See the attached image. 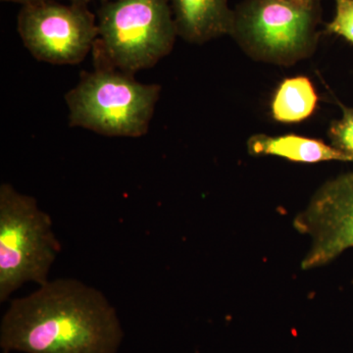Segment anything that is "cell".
<instances>
[{
  "label": "cell",
  "mask_w": 353,
  "mask_h": 353,
  "mask_svg": "<svg viewBox=\"0 0 353 353\" xmlns=\"http://www.w3.org/2000/svg\"><path fill=\"white\" fill-rule=\"evenodd\" d=\"M176 34L187 43L204 44L229 36L234 9L228 0H168Z\"/></svg>",
  "instance_id": "ba28073f"
},
{
  "label": "cell",
  "mask_w": 353,
  "mask_h": 353,
  "mask_svg": "<svg viewBox=\"0 0 353 353\" xmlns=\"http://www.w3.org/2000/svg\"><path fill=\"white\" fill-rule=\"evenodd\" d=\"M124 336L106 296L73 278L48 281L13 299L0 324L6 353H117Z\"/></svg>",
  "instance_id": "6da1fadb"
},
{
  "label": "cell",
  "mask_w": 353,
  "mask_h": 353,
  "mask_svg": "<svg viewBox=\"0 0 353 353\" xmlns=\"http://www.w3.org/2000/svg\"><path fill=\"white\" fill-rule=\"evenodd\" d=\"M161 90L119 70L83 72L65 94L69 126L105 137L141 138L148 134Z\"/></svg>",
  "instance_id": "277c9868"
},
{
  "label": "cell",
  "mask_w": 353,
  "mask_h": 353,
  "mask_svg": "<svg viewBox=\"0 0 353 353\" xmlns=\"http://www.w3.org/2000/svg\"><path fill=\"white\" fill-rule=\"evenodd\" d=\"M307 1L321 2L322 0H307Z\"/></svg>",
  "instance_id": "9a60e30c"
},
{
  "label": "cell",
  "mask_w": 353,
  "mask_h": 353,
  "mask_svg": "<svg viewBox=\"0 0 353 353\" xmlns=\"http://www.w3.org/2000/svg\"><path fill=\"white\" fill-rule=\"evenodd\" d=\"M68 2H71V3H77V4H82V6H87L90 2L95 1V0H67ZM101 2L109 1V0H101Z\"/></svg>",
  "instance_id": "5bb4252c"
},
{
  "label": "cell",
  "mask_w": 353,
  "mask_h": 353,
  "mask_svg": "<svg viewBox=\"0 0 353 353\" xmlns=\"http://www.w3.org/2000/svg\"><path fill=\"white\" fill-rule=\"evenodd\" d=\"M61 252L52 220L34 197L8 183L0 185V303L26 283L48 282Z\"/></svg>",
  "instance_id": "5b68a950"
},
{
  "label": "cell",
  "mask_w": 353,
  "mask_h": 353,
  "mask_svg": "<svg viewBox=\"0 0 353 353\" xmlns=\"http://www.w3.org/2000/svg\"><path fill=\"white\" fill-rule=\"evenodd\" d=\"M294 227L310 240L303 270L324 266L353 248V171L323 183L296 216Z\"/></svg>",
  "instance_id": "52a82bcc"
},
{
  "label": "cell",
  "mask_w": 353,
  "mask_h": 353,
  "mask_svg": "<svg viewBox=\"0 0 353 353\" xmlns=\"http://www.w3.org/2000/svg\"><path fill=\"white\" fill-rule=\"evenodd\" d=\"M17 29L32 57L53 65L81 63L99 36L97 16L87 6L57 0L22 6Z\"/></svg>",
  "instance_id": "8992f818"
},
{
  "label": "cell",
  "mask_w": 353,
  "mask_h": 353,
  "mask_svg": "<svg viewBox=\"0 0 353 353\" xmlns=\"http://www.w3.org/2000/svg\"><path fill=\"white\" fill-rule=\"evenodd\" d=\"M341 119L334 121L329 129L331 145L352 158L353 162V108L341 105Z\"/></svg>",
  "instance_id": "8fae6325"
},
{
  "label": "cell",
  "mask_w": 353,
  "mask_h": 353,
  "mask_svg": "<svg viewBox=\"0 0 353 353\" xmlns=\"http://www.w3.org/2000/svg\"><path fill=\"white\" fill-rule=\"evenodd\" d=\"M318 102L319 97L308 77L285 79L272 97L271 115L282 124H296L313 115Z\"/></svg>",
  "instance_id": "30bf717a"
},
{
  "label": "cell",
  "mask_w": 353,
  "mask_h": 353,
  "mask_svg": "<svg viewBox=\"0 0 353 353\" xmlns=\"http://www.w3.org/2000/svg\"><path fill=\"white\" fill-rule=\"evenodd\" d=\"M248 152L253 157H278L299 163L324 161L352 162V158L322 139L290 134L271 137L257 134L248 141Z\"/></svg>",
  "instance_id": "9c48e42d"
},
{
  "label": "cell",
  "mask_w": 353,
  "mask_h": 353,
  "mask_svg": "<svg viewBox=\"0 0 353 353\" xmlns=\"http://www.w3.org/2000/svg\"><path fill=\"white\" fill-rule=\"evenodd\" d=\"M321 21V2L243 0L229 36L254 61L292 66L314 54Z\"/></svg>",
  "instance_id": "3957f363"
},
{
  "label": "cell",
  "mask_w": 353,
  "mask_h": 353,
  "mask_svg": "<svg viewBox=\"0 0 353 353\" xmlns=\"http://www.w3.org/2000/svg\"><path fill=\"white\" fill-rule=\"evenodd\" d=\"M334 18L325 27V32L340 36L353 44V0H334Z\"/></svg>",
  "instance_id": "7c38bea8"
},
{
  "label": "cell",
  "mask_w": 353,
  "mask_h": 353,
  "mask_svg": "<svg viewBox=\"0 0 353 353\" xmlns=\"http://www.w3.org/2000/svg\"><path fill=\"white\" fill-rule=\"evenodd\" d=\"M1 1L13 2V3L21 4V6H28V4L36 3L41 0H1Z\"/></svg>",
  "instance_id": "4fadbf2b"
},
{
  "label": "cell",
  "mask_w": 353,
  "mask_h": 353,
  "mask_svg": "<svg viewBox=\"0 0 353 353\" xmlns=\"http://www.w3.org/2000/svg\"><path fill=\"white\" fill-rule=\"evenodd\" d=\"M94 68L134 75L173 50L176 34L168 0H109L97 14Z\"/></svg>",
  "instance_id": "7a4b0ae2"
},
{
  "label": "cell",
  "mask_w": 353,
  "mask_h": 353,
  "mask_svg": "<svg viewBox=\"0 0 353 353\" xmlns=\"http://www.w3.org/2000/svg\"><path fill=\"white\" fill-rule=\"evenodd\" d=\"M4 353H6V352H4Z\"/></svg>",
  "instance_id": "2e32d148"
}]
</instances>
